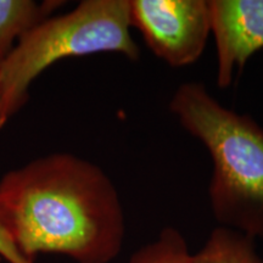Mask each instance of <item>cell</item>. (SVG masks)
I'll return each instance as SVG.
<instances>
[{
	"mask_svg": "<svg viewBox=\"0 0 263 263\" xmlns=\"http://www.w3.org/2000/svg\"><path fill=\"white\" fill-rule=\"evenodd\" d=\"M219 88H228L263 49V0H207Z\"/></svg>",
	"mask_w": 263,
	"mask_h": 263,
	"instance_id": "5b68a950",
	"label": "cell"
},
{
	"mask_svg": "<svg viewBox=\"0 0 263 263\" xmlns=\"http://www.w3.org/2000/svg\"><path fill=\"white\" fill-rule=\"evenodd\" d=\"M0 257L8 263H33L29 262L28 259H26L24 256L15 249V246L11 244V241L8 239V236H6L5 233L3 232L2 227H0Z\"/></svg>",
	"mask_w": 263,
	"mask_h": 263,
	"instance_id": "9c48e42d",
	"label": "cell"
},
{
	"mask_svg": "<svg viewBox=\"0 0 263 263\" xmlns=\"http://www.w3.org/2000/svg\"><path fill=\"white\" fill-rule=\"evenodd\" d=\"M129 16L146 47L172 67L199 60L211 35L207 0H129Z\"/></svg>",
	"mask_w": 263,
	"mask_h": 263,
	"instance_id": "277c9868",
	"label": "cell"
},
{
	"mask_svg": "<svg viewBox=\"0 0 263 263\" xmlns=\"http://www.w3.org/2000/svg\"><path fill=\"white\" fill-rule=\"evenodd\" d=\"M192 263H263L256 240L238 230L217 227L202 248L192 256Z\"/></svg>",
	"mask_w": 263,
	"mask_h": 263,
	"instance_id": "52a82bcc",
	"label": "cell"
},
{
	"mask_svg": "<svg viewBox=\"0 0 263 263\" xmlns=\"http://www.w3.org/2000/svg\"><path fill=\"white\" fill-rule=\"evenodd\" d=\"M192 256L182 233L166 227L156 239L138 249L128 263H192Z\"/></svg>",
	"mask_w": 263,
	"mask_h": 263,
	"instance_id": "ba28073f",
	"label": "cell"
},
{
	"mask_svg": "<svg viewBox=\"0 0 263 263\" xmlns=\"http://www.w3.org/2000/svg\"><path fill=\"white\" fill-rule=\"evenodd\" d=\"M65 4L58 0H0V62L35 26Z\"/></svg>",
	"mask_w": 263,
	"mask_h": 263,
	"instance_id": "8992f818",
	"label": "cell"
},
{
	"mask_svg": "<svg viewBox=\"0 0 263 263\" xmlns=\"http://www.w3.org/2000/svg\"><path fill=\"white\" fill-rule=\"evenodd\" d=\"M129 0H83L73 10L35 26L0 62V84L12 117L26 104L35 78L58 61L115 52L138 61Z\"/></svg>",
	"mask_w": 263,
	"mask_h": 263,
	"instance_id": "3957f363",
	"label": "cell"
},
{
	"mask_svg": "<svg viewBox=\"0 0 263 263\" xmlns=\"http://www.w3.org/2000/svg\"><path fill=\"white\" fill-rule=\"evenodd\" d=\"M10 118L11 117H10V115L8 112V108H6L4 93H3L2 84H0V129L9 122Z\"/></svg>",
	"mask_w": 263,
	"mask_h": 263,
	"instance_id": "30bf717a",
	"label": "cell"
},
{
	"mask_svg": "<svg viewBox=\"0 0 263 263\" xmlns=\"http://www.w3.org/2000/svg\"><path fill=\"white\" fill-rule=\"evenodd\" d=\"M0 227L29 262L41 254L110 263L121 254L126 218L120 194L98 164L52 153L0 179Z\"/></svg>",
	"mask_w": 263,
	"mask_h": 263,
	"instance_id": "6da1fadb",
	"label": "cell"
},
{
	"mask_svg": "<svg viewBox=\"0 0 263 263\" xmlns=\"http://www.w3.org/2000/svg\"><path fill=\"white\" fill-rule=\"evenodd\" d=\"M168 108L211 156L209 199L219 227L263 239V128L223 106L202 82L180 84Z\"/></svg>",
	"mask_w": 263,
	"mask_h": 263,
	"instance_id": "7a4b0ae2",
	"label": "cell"
}]
</instances>
